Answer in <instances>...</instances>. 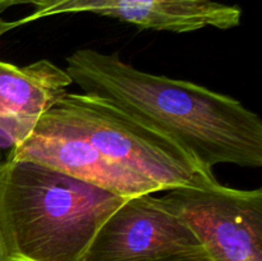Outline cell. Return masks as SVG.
I'll use <instances>...</instances> for the list:
<instances>
[{
  "instance_id": "cell-6",
  "label": "cell",
  "mask_w": 262,
  "mask_h": 261,
  "mask_svg": "<svg viewBox=\"0 0 262 261\" xmlns=\"http://www.w3.org/2000/svg\"><path fill=\"white\" fill-rule=\"evenodd\" d=\"M8 158L40 163L122 197L159 192L152 182L106 158L83 137L45 115L12 143Z\"/></svg>"
},
{
  "instance_id": "cell-7",
  "label": "cell",
  "mask_w": 262,
  "mask_h": 261,
  "mask_svg": "<svg viewBox=\"0 0 262 261\" xmlns=\"http://www.w3.org/2000/svg\"><path fill=\"white\" fill-rule=\"evenodd\" d=\"M30 15L18 26L71 13H94L130 23L143 30L184 33L212 27H238L242 10L215 0H32Z\"/></svg>"
},
{
  "instance_id": "cell-2",
  "label": "cell",
  "mask_w": 262,
  "mask_h": 261,
  "mask_svg": "<svg viewBox=\"0 0 262 261\" xmlns=\"http://www.w3.org/2000/svg\"><path fill=\"white\" fill-rule=\"evenodd\" d=\"M127 199L35 161H0V229L12 261H78Z\"/></svg>"
},
{
  "instance_id": "cell-10",
  "label": "cell",
  "mask_w": 262,
  "mask_h": 261,
  "mask_svg": "<svg viewBox=\"0 0 262 261\" xmlns=\"http://www.w3.org/2000/svg\"><path fill=\"white\" fill-rule=\"evenodd\" d=\"M32 0H0V12L8 9L14 5H22V4H31Z\"/></svg>"
},
{
  "instance_id": "cell-9",
  "label": "cell",
  "mask_w": 262,
  "mask_h": 261,
  "mask_svg": "<svg viewBox=\"0 0 262 261\" xmlns=\"http://www.w3.org/2000/svg\"><path fill=\"white\" fill-rule=\"evenodd\" d=\"M160 261H212L207 251H201V252L192 253V255L181 256V257H173L168 258V260H160Z\"/></svg>"
},
{
  "instance_id": "cell-4",
  "label": "cell",
  "mask_w": 262,
  "mask_h": 261,
  "mask_svg": "<svg viewBox=\"0 0 262 261\" xmlns=\"http://www.w3.org/2000/svg\"><path fill=\"white\" fill-rule=\"evenodd\" d=\"M161 201L193 230L212 261H262V189L224 186L200 171Z\"/></svg>"
},
{
  "instance_id": "cell-5",
  "label": "cell",
  "mask_w": 262,
  "mask_h": 261,
  "mask_svg": "<svg viewBox=\"0 0 262 261\" xmlns=\"http://www.w3.org/2000/svg\"><path fill=\"white\" fill-rule=\"evenodd\" d=\"M205 251L193 230L152 193L128 197L78 261H160Z\"/></svg>"
},
{
  "instance_id": "cell-11",
  "label": "cell",
  "mask_w": 262,
  "mask_h": 261,
  "mask_svg": "<svg viewBox=\"0 0 262 261\" xmlns=\"http://www.w3.org/2000/svg\"><path fill=\"white\" fill-rule=\"evenodd\" d=\"M17 27H19V26H18L17 20H13V22H8V20L0 19V38H2L3 36L5 35V33L9 32V31H12L13 28H17Z\"/></svg>"
},
{
  "instance_id": "cell-1",
  "label": "cell",
  "mask_w": 262,
  "mask_h": 261,
  "mask_svg": "<svg viewBox=\"0 0 262 261\" xmlns=\"http://www.w3.org/2000/svg\"><path fill=\"white\" fill-rule=\"evenodd\" d=\"M66 71L84 94L114 102L186 148L205 170L262 166V120L239 100L184 79L148 73L117 54L78 49Z\"/></svg>"
},
{
  "instance_id": "cell-12",
  "label": "cell",
  "mask_w": 262,
  "mask_h": 261,
  "mask_svg": "<svg viewBox=\"0 0 262 261\" xmlns=\"http://www.w3.org/2000/svg\"><path fill=\"white\" fill-rule=\"evenodd\" d=\"M0 261H12L9 252H8L7 245H5L4 237H3L2 229H0Z\"/></svg>"
},
{
  "instance_id": "cell-3",
  "label": "cell",
  "mask_w": 262,
  "mask_h": 261,
  "mask_svg": "<svg viewBox=\"0 0 262 261\" xmlns=\"http://www.w3.org/2000/svg\"><path fill=\"white\" fill-rule=\"evenodd\" d=\"M43 115L152 182L159 192L186 186L205 170L170 137L96 95L67 92Z\"/></svg>"
},
{
  "instance_id": "cell-8",
  "label": "cell",
  "mask_w": 262,
  "mask_h": 261,
  "mask_svg": "<svg viewBox=\"0 0 262 261\" xmlns=\"http://www.w3.org/2000/svg\"><path fill=\"white\" fill-rule=\"evenodd\" d=\"M72 83L66 68L49 59L25 67L0 60V128L12 143L27 135Z\"/></svg>"
}]
</instances>
